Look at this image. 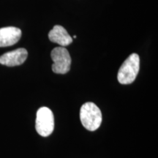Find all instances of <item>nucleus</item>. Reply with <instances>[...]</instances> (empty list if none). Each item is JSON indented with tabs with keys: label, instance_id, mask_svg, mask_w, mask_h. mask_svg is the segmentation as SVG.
I'll list each match as a JSON object with an SVG mask.
<instances>
[{
	"label": "nucleus",
	"instance_id": "4",
	"mask_svg": "<svg viewBox=\"0 0 158 158\" xmlns=\"http://www.w3.org/2000/svg\"><path fill=\"white\" fill-rule=\"evenodd\" d=\"M54 64L52 65L53 72L56 74H65L70 70L71 57L68 51L64 47H56L51 54Z\"/></svg>",
	"mask_w": 158,
	"mask_h": 158
},
{
	"label": "nucleus",
	"instance_id": "7",
	"mask_svg": "<svg viewBox=\"0 0 158 158\" xmlns=\"http://www.w3.org/2000/svg\"><path fill=\"white\" fill-rule=\"evenodd\" d=\"M48 38L51 42L57 43L61 46H67L71 44L73 38L62 26L56 25L48 33Z\"/></svg>",
	"mask_w": 158,
	"mask_h": 158
},
{
	"label": "nucleus",
	"instance_id": "2",
	"mask_svg": "<svg viewBox=\"0 0 158 158\" xmlns=\"http://www.w3.org/2000/svg\"><path fill=\"white\" fill-rule=\"evenodd\" d=\"M140 58L137 54H132L126 59L118 72L117 78L121 84H132L139 72Z\"/></svg>",
	"mask_w": 158,
	"mask_h": 158
},
{
	"label": "nucleus",
	"instance_id": "3",
	"mask_svg": "<svg viewBox=\"0 0 158 158\" xmlns=\"http://www.w3.org/2000/svg\"><path fill=\"white\" fill-rule=\"evenodd\" d=\"M35 128L37 133L47 137L53 133L54 129V116L50 108L42 107L37 111Z\"/></svg>",
	"mask_w": 158,
	"mask_h": 158
},
{
	"label": "nucleus",
	"instance_id": "6",
	"mask_svg": "<svg viewBox=\"0 0 158 158\" xmlns=\"http://www.w3.org/2000/svg\"><path fill=\"white\" fill-rule=\"evenodd\" d=\"M21 37V29L14 27L0 28V47H7L15 45Z\"/></svg>",
	"mask_w": 158,
	"mask_h": 158
},
{
	"label": "nucleus",
	"instance_id": "1",
	"mask_svg": "<svg viewBox=\"0 0 158 158\" xmlns=\"http://www.w3.org/2000/svg\"><path fill=\"white\" fill-rule=\"evenodd\" d=\"M102 114L100 108L93 102H86L81 108L80 119L83 126L89 131H94L102 123Z\"/></svg>",
	"mask_w": 158,
	"mask_h": 158
},
{
	"label": "nucleus",
	"instance_id": "5",
	"mask_svg": "<svg viewBox=\"0 0 158 158\" xmlns=\"http://www.w3.org/2000/svg\"><path fill=\"white\" fill-rule=\"evenodd\" d=\"M27 56L28 52L25 48H18L2 55L0 56V64L7 67L19 66L25 62Z\"/></svg>",
	"mask_w": 158,
	"mask_h": 158
}]
</instances>
